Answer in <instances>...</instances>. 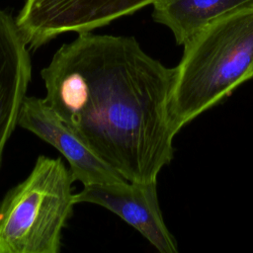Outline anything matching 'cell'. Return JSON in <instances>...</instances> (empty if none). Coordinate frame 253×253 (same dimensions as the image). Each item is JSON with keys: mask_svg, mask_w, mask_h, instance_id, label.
I'll return each mask as SVG.
<instances>
[{"mask_svg": "<svg viewBox=\"0 0 253 253\" xmlns=\"http://www.w3.org/2000/svg\"><path fill=\"white\" fill-rule=\"evenodd\" d=\"M46 104L128 182H153L174 155L175 67L133 37L78 34L42 69Z\"/></svg>", "mask_w": 253, "mask_h": 253, "instance_id": "obj_1", "label": "cell"}, {"mask_svg": "<svg viewBox=\"0 0 253 253\" xmlns=\"http://www.w3.org/2000/svg\"><path fill=\"white\" fill-rule=\"evenodd\" d=\"M253 79V6L205 27L184 44L175 66L172 116L179 131Z\"/></svg>", "mask_w": 253, "mask_h": 253, "instance_id": "obj_2", "label": "cell"}, {"mask_svg": "<svg viewBox=\"0 0 253 253\" xmlns=\"http://www.w3.org/2000/svg\"><path fill=\"white\" fill-rule=\"evenodd\" d=\"M73 182L60 158L39 156L0 202V253H58L75 205Z\"/></svg>", "mask_w": 253, "mask_h": 253, "instance_id": "obj_3", "label": "cell"}, {"mask_svg": "<svg viewBox=\"0 0 253 253\" xmlns=\"http://www.w3.org/2000/svg\"><path fill=\"white\" fill-rule=\"evenodd\" d=\"M157 0H26L17 25L29 49L65 33H88L153 5Z\"/></svg>", "mask_w": 253, "mask_h": 253, "instance_id": "obj_4", "label": "cell"}, {"mask_svg": "<svg viewBox=\"0 0 253 253\" xmlns=\"http://www.w3.org/2000/svg\"><path fill=\"white\" fill-rule=\"evenodd\" d=\"M75 204L101 206L136 229L160 253H177L178 244L168 229L159 206L157 181L92 184L74 194Z\"/></svg>", "mask_w": 253, "mask_h": 253, "instance_id": "obj_5", "label": "cell"}, {"mask_svg": "<svg viewBox=\"0 0 253 253\" xmlns=\"http://www.w3.org/2000/svg\"><path fill=\"white\" fill-rule=\"evenodd\" d=\"M18 126L55 147L67 159L74 181L84 186L126 181L100 159L60 120L44 99L26 96L20 109Z\"/></svg>", "mask_w": 253, "mask_h": 253, "instance_id": "obj_6", "label": "cell"}, {"mask_svg": "<svg viewBox=\"0 0 253 253\" xmlns=\"http://www.w3.org/2000/svg\"><path fill=\"white\" fill-rule=\"evenodd\" d=\"M32 77L28 44L8 13L0 9V167Z\"/></svg>", "mask_w": 253, "mask_h": 253, "instance_id": "obj_7", "label": "cell"}, {"mask_svg": "<svg viewBox=\"0 0 253 253\" xmlns=\"http://www.w3.org/2000/svg\"><path fill=\"white\" fill-rule=\"evenodd\" d=\"M252 6L253 0H157L152 18L171 31L177 44L184 45L211 23Z\"/></svg>", "mask_w": 253, "mask_h": 253, "instance_id": "obj_8", "label": "cell"}]
</instances>
